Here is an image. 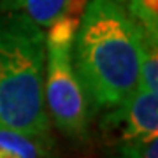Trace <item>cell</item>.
<instances>
[{
	"instance_id": "obj_1",
	"label": "cell",
	"mask_w": 158,
	"mask_h": 158,
	"mask_svg": "<svg viewBox=\"0 0 158 158\" xmlns=\"http://www.w3.org/2000/svg\"><path fill=\"white\" fill-rule=\"evenodd\" d=\"M139 23L119 0H88L72 42V63L91 111L116 107L139 83Z\"/></svg>"
},
{
	"instance_id": "obj_2",
	"label": "cell",
	"mask_w": 158,
	"mask_h": 158,
	"mask_svg": "<svg viewBox=\"0 0 158 158\" xmlns=\"http://www.w3.org/2000/svg\"><path fill=\"white\" fill-rule=\"evenodd\" d=\"M46 30L0 14V127L51 142L44 102Z\"/></svg>"
},
{
	"instance_id": "obj_3",
	"label": "cell",
	"mask_w": 158,
	"mask_h": 158,
	"mask_svg": "<svg viewBox=\"0 0 158 158\" xmlns=\"http://www.w3.org/2000/svg\"><path fill=\"white\" fill-rule=\"evenodd\" d=\"M79 14H69L46 30L44 102L49 121L65 137L85 142L90 132V107L72 63V42Z\"/></svg>"
},
{
	"instance_id": "obj_4",
	"label": "cell",
	"mask_w": 158,
	"mask_h": 158,
	"mask_svg": "<svg viewBox=\"0 0 158 158\" xmlns=\"http://www.w3.org/2000/svg\"><path fill=\"white\" fill-rule=\"evenodd\" d=\"M102 128L116 144L158 137V91L137 86L121 104L106 111Z\"/></svg>"
},
{
	"instance_id": "obj_5",
	"label": "cell",
	"mask_w": 158,
	"mask_h": 158,
	"mask_svg": "<svg viewBox=\"0 0 158 158\" xmlns=\"http://www.w3.org/2000/svg\"><path fill=\"white\" fill-rule=\"evenodd\" d=\"M2 9L42 30L60 18L81 12L79 0H2Z\"/></svg>"
},
{
	"instance_id": "obj_6",
	"label": "cell",
	"mask_w": 158,
	"mask_h": 158,
	"mask_svg": "<svg viewBox=\"0 0 158 158\" xmlns=\"http://www.w3.org/2000/svg\"><path fill=\"white\" fill-rule=\"evenodd\" d=\"M51 142L0 127V158H49Z\"/></svg>"
},
{
	"instance_id": "obj_7",
	"label": "cell",
	"mask_w": 158,
	"mask_h": 158,
	"mask_svg": "<svg viewBox=\"0 0 158 158\" xmlns=\"http://www.w3.org/2000/svg\"><path fill=\"white\" fill-rule=\"evenodd\" d=\"M139 83L137 86L148 91H158V37L139 25Z\"/></svg>"
},
{
	"instance_id": "obj_8",
	"label": "cell",
	"mask_w": 158,
	"mask_h": 158,
	"mask_svg": "<svg viewBox=\"0 0 158 158\" xmlns=\"http://www.w3.org/2000/svg\"><path fill=\"white\" fill-rule=\"evenodd\" d=\"M142 28L158 37V0H119Z\"/></svg>"
},
{
	"instance_id": "obj_9",
	"label": "cell",
	"mask_w": 158,
	"mask_h": 158,
	"mask_svg": "<svg viewBox=\"0 0 158 158\" xmlns=\"http://www.w3.org/2000/svg\"><path fill=\"white\" fill-rule=\"evenodd\" d=\"M118 151L114 158H158V137L144 141H130L116 144Z\"/></svg>"
}]
</instances>
